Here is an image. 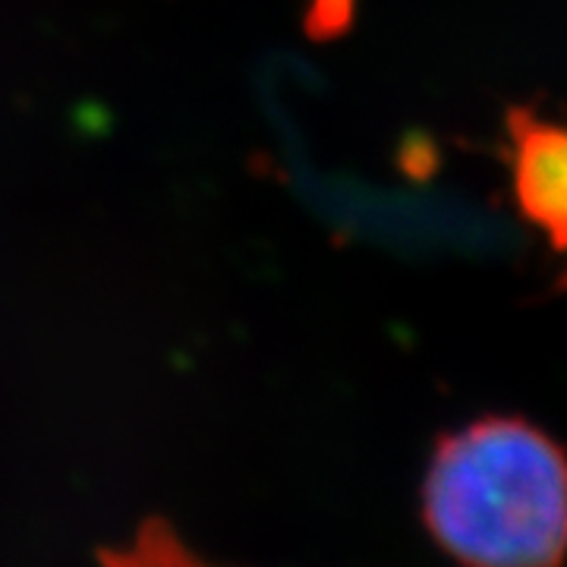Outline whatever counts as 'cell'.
Returning a JSON list of instances; mask_svg holds the SVG:
<instances>
[{"label":"cell","mask_w":567,"mask_h":567,"mask_svg":"<svg viewBox=\"0 0 567 567\" xmlns=\"http://www.w3.org/2000/svg\"><path fill=\"white\" fill-rule=\"evenodd\" d=\"M420 520L457 567H561L567 447L514 413L457 425L432 445Z\"/></svg>","instance_id":"obj_1"},{"label":"cell","mask_w":567,"mask_h":567,"mask_svg":"<svg viewBox=\"0 0 567 567\" xmlns=\"http://www.w3.org/2000/svg\"><path fill=\"white\" fill-rule=\"evenodd\" d=\"M507 167L520 215L546 234L561 256L567 284V126L543 121L529 107L507 111Z\"/></svg>","instance_id":"obj_2"},{"label":"cell","mask_w":567,"mask_h":567,"mask_svg":"<svg viewBox=\"0 0 567 567\" xmlns=\"http://www.w3.org/2000/svg\"><path fill=\"white\" fill-rule=\"evenodd\" d=\"M353 7L357 0H306V32L319 41L338 39L353 22Z\"/></svg>","instance_id":"obj_3"},{"label":"cell","mask_w":567,"mask_h":567,"mask_svg":"<svg viewBox=\"0 0 567 567\" xmlns=\"http://www.w3.org/2000/svg\"><path fill=\"white\" fill-rule=\"evenodd\" d=\"M215 567H224V565H215Z\"/></svg>","instance_id":"obj_4"}]
</instances>
